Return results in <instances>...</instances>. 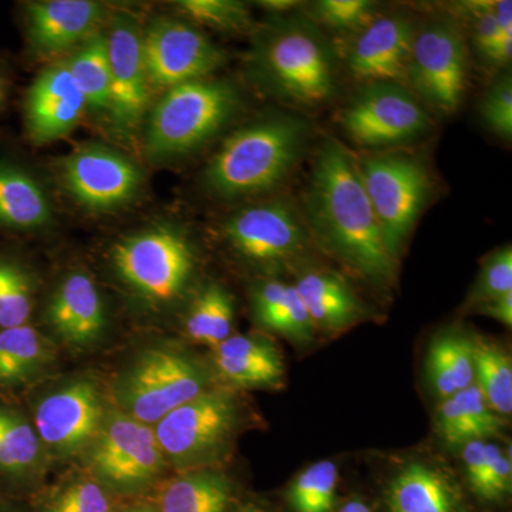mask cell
<instances>
[{
	"instance_id": "obj_11",
	"label": "cell",
	"mask_w": 512,
	"mask_h": 512,
	"mask_svg": "<svg viewBox=\"0 0 512 512\" xmlns=\"http://www.w3.org/2000/svg\"><path fill=\"white\" fill-rule=\"evenodd\" d=\"M350 140L367 148L392 147L426 133V110L403 84L366 83L340 113Z\"/></svg>"
},
{
	"instance_id": "obj_44",
	"label": "cell",
	"mask_w": 512,
	"mask_h": 512,
	"mask_svg": "<svg viewBox=\"0 0 512 512\" xmlns=\"http://www.w3.org/2000/svg\"><path fill=\"white\" fill-rule=\"evenodd\" d=\"M480 311L484 315L491 316V318L498 320L505 326L512 325V292L507 295L500 296L494 301L485 303L480 306Z\"/></svg>"
},
{
	"instance_id": "obj_43",
	"label": "cell",
	"mask_w": 512,
	"mask_h": 512,
	"mask_svg": "<svg viewBox=\"0 0 512 512\" xmlns=\"http://www.w3.org/2000/svg\"><path fill=\"white\" fill-rule=\"evenodd\" d=\"M313 329H315V326H313L311 316L303 305L301 296H299L295 286L288 285L284 316H282L276 332L281 333L288 339L305 343L312 340Z\"/></svg>"
},
{
	"instance_id": "obj_15",
	"label": "cell",
	"mask_w": 512,
	"mask_h": 512,
	"mask_svg": "<svg viewBox=\"0 0 512 512\" xmlns=\"http://www.w3.org/2000/svg\"><path fill=\"white\" fill-rule=\"evenodd\" d=\"M103 419L96 384L74 380L40 400L35 410V430L42 446L55 456L72 457L90 447Z\"/></svg>"
},
{
	"instance_id": "obj_13",
	"label": "cell",
	"mask_w": 512,
	"mask_h": 512,
	"mask_svg": "<svg viewBox=\"0 0 512 512\" xmlns=\"http://www.w3.org/2000/svg\"><path fill=\"white\" fill-rule=\"evenodd\" d=\"M64 190L83 210L107 214L131 204L144 185V174L130 158L110 147L89 144L60 163Z\"/></svg>"
},
{
	"instance_id": "obj_17",
	"label": "cell",
	"mask_w": 512,
	"mask_h": 512,
	"mask_svg": "<svg viewBox=\"0 0 512 512\" xmlns=\"http://www.w3.org/2000/svg\"><path fill=\"white\" fill-rule=\"evenodd\" d=\"M414 28L403 13L379 16L356 32L350 43L346 64L356 80L363 83L407 80Z\"/></svg>"
},
{
	"instance_id": "obj_24",
	"label": "cell",
	"mask_w": 512,
	"mask_h": 512,
	"mask_svg": "<svg viewBox=\"0 0 512 512\" xmlns=\"http://www.w3.org/2000/svg\"><path fill=\"white\" fill-rule=\"evenodd\" d=\"M295 289L313 326L329 332L348 328L362 315V306L345 279L332 272L311 271L299 276Z\"/></svg>"
},
{
	"instance_id": "obj_45",
	"label": "cell",
	"mask_w": 512,
	"mask_h": 512,
	"mask_svg": "<svg viewBox=\"0 0 512 512\" xmlns=\"http://www.w3.org/2000/svg\"><path fill=\"white\" fill-rule=\"evenodd\" d=\"M495 20L505 45L512 47V2L511 0H498L494 2Z\"/></svg>"
},
{
	"instance_id": "obj_19",
	"label": "cell",
	"mask_w": 512,
	"mask_h": 512,
	"mask_svg": "<svg viewBox=\"0 0 512 512\" xmlns=\"http://www.w3.org/2000/svg\"><path fill=\"white\" fill-rule=\"evenodd\" d=\"M23 10L30 50L45 59L82 45L104 19V6L93 0H39Z\"/></svg>"
},
{
	"instance_id": "obj_30",
	"label": "cell",
	"mask_w": 512,
	"mask_h": 512,
	"mask_svg": "<svg viewBox=\"0 0 512 512\" xmlns=\"http://www.w3.org/2000/svg\"><path fill=\"white\" fill-rule=\"evenodd\" d=\"M49 360L46 339L30 325L0 330V389H16Z\"/></svg>"
},
{
	"instance_id": "obj_27",
	"label": "cell",
	"mask_w": 512,
	"mask_h": 512,
	"mask_svg": "<svg viewBox=\"0 0 512 512\" xmlns=\"http://www.w3.org/2000/svg\"><path fill=\"white\" fill-rule=\"evenodd\" d=\"M64 64L83 94L87 109L97 114L109 113L110 63L106 35L94 33L73 50Z\"/></svg>"
},
{
	"instance_id": "obj_41",
	"label": "cell",
	"mask_w": 512,
	"mask_h": 512,
	"mask_svg": "<svg viewBox=\"0 0 512 512\" xmlns=\"http://www.w3.org/2000/svg\"><path fill=\"white\" fill-rule=\"evenodd\" d=\"M511 458L497 444L488 443L487 458L474 493L488 501L500 500L511 491Z\"/></svg>"
},
{
	"instance_id": "obj_10",
	"label": "cell",
	"mask_w": 512,
	"mask_h": 512,
	"mask_svg": "<svg viewBox=\"0 0 512 512\" xmlns=\"http://www.w3.org/2000/svg\"><path fill=\"white\" fill-rule=\"evenodd\" d=\"M89 451L93 473L116 490H140L156 480L164 467L153 427L123 412L104 416Z\"/></svg>"
},
{
	"instance_id": "obj_39",
	"label": "cell",
	"mask_w": 512,
	"mask_h": 512,
	"mask_svg": "<svg viewBox=\"0 0 512 512\" xmlns=\"http://www.w3.org/2000/svg\"><path fill=\"white\" fill-rule=\"evenodd\" d=\"M42 512H110V500L97 481L82 478L64 485Z\"/></svg>"
},
{
	"instance_id": "obj_3",
	"label": "cell",
	"mask_w": 512,
	"mask_h": 512,
	"mask_svg": "<svg viewBox=\"0 0 512 512\" xmlns=\"http://www.w3.org/2000/svg\"><path fill=\"white\" fill-rule=\"evenodd\" d=\"M306 136L308 126L291 116L268 117L241 128L207 164L202 174L205 188L224 200L274 190L291 174Z\"/></svg>"
},
{
	"instance_id": "obj_9",
	"label": "cell",
	"mask_w": 512,
	"mask_h": 512,
	"mask_svg": "<svg viewBox=\"0 0 512 512\" xmlns=\"http://www.w3.org/2000/svg\"><path fill=\"white\" fill-rule=\"evenodd\" d=\"M468 55L461 26L434 19L414 33L407 82L424 101L444 113L457 110L467 89Z\"/></svg>"
},
{
	"instance_id": "obj_35",
	"label": "cell",
	"mask_w": 512,
	"mask_h": 512,
	"mask_svg": "<svg viewBox=\"0 0 512 512\" xmlns=\"http://www.w3.org/2000/svg\"><path fill=\"white\" fill-rule=\"evenodd\" d=\"M338 467L323 460L303 470L289 488L288 500L295 512H332L338 490Z\"/></svg>"
},
{
	"instance_id": "obj_25",
	"label": "cell",
	"mask_w": 512,
	"mask_h": 512,
	"mask_svg": "<svg viewBox=\"0 0 512 512\" xmlns=\"http://www.w3.org/2000/svg\"><path fill=\"white\" fill-rule=\"evenodd\" d=\"M503 427L504 421L490 409L476 383L441 400L437 410V430L448 446L490 439Z\"/></svg>"
},
{
	"instance_id": "obj_6",
	"label": "cell",
	"mask_w": 512,
	"mask_h": 512,
	"mask_svg": "<svg viewBox=\"0 0 512 512\" xmlns=\"http://www.w3.org/2000/svg\"><path fill=\"white\" fill-rule=\"evenodd\" d=\"M205 390L208 375L190 356L173 349H150L120 377L116 397L121 412L151 426Z\"/></svg>"
},
{
	"instance_id": "obj_4",
	"label": "cell",
	"mask_w": 512,
	"mask_h": 512,
	"mask_svg": "<svg viewBox=\"0 0 512 512\" xmlns=\"http://www.w3.org/2000/svg\"><path fill=\"white\" fill-rule=\"evenodd\" d=\"M239 97L234 84L208 77L167 90L148 117V156L163 160L204 146L234 119Z\"/></svg>"
},
{
	"instance_id": "obj_21",
	"label": "cell",
	"mask_w": 512,
	"mask_h": 512,
	"mask_svg": "<svg viewBox=\"0 0 512 512\" xmlns=\"http://www.w3.org/2000/svg\"><path fill=\"white\" fill-rule=\"evenodd\" d=\"M214 365L222 379L239 387H278L285 366L271 342L256 336L235 335L215 346Z\"/></svg>"
},
{
	"instance_id": "obj_29",
	"label": "cell",
	"mask_w": 512,
	"mask_h": 512,
	"mask_svg": "<svg viewBox=\"0 0 512 512\" xmlns=\"http://www.w3.org/2000/svg\"><path fill=\"white\" fill-rule=\"evenodd\" d=\"M42 450L35 427L0 402V477L10 481L28 477L39 466Z\"/></svg>"
},
{
	"instance_id": "obj_49",
	"label": "cell",
	"mask_w": 512,
	"mask_h": 512,
	"mask_svg": "<svg viewBox=\"0 0 512 512\" xmlns=\"http://www.w3.org/2000/svg\"><path fill=\"white\" fill-rule=\"evenodd\" d=\"M120 512H156V511L151 510V508H148V507H133V508H127V510L120 511Z\"/></svg>"
},
{
	"instance_id": "obj_46",
	"label": "cell",
	"mask_w": 512,
	"mask_h": 512,
	"mask_svg": "<svg viewBox=\"0 0 512 512\" xmlns=\"http://www.w3.org/2000/svg\"><path fill=\"white\" fill-rule=\"evenodd\" d=\"M258 5L274 13L275 16H281L291 12L292 9L298 8L301 3L296 2V0H264V2H258Z\"/></svg>"
},
{
	"instance_id": "obj_12",
	"label": "cell",
	"mask_w": 512,
	"mask_h": 512,
	"mask_svg": "<svg viewBox=\"0 0 512 512\" xmlns=\"http://www.w3.org/2000/svg\"><path fill=\"white\" fill-rule=\"evenodd\" d=\"M141 45L151 90L167 92L180 84L207 79L225 62L224 50L188 20H153L141 33Z\"/></svg>"
},
{
	"instance_id": "obj_20",
	"label": "cell",
	"mask_w": 512,
	"mask_h": 512,
	"mask_svg": "<svg viewBox=\"0 0 512 512\" xmlns=\"http://www.w3.org/2000/svg\"><path fill=\"white\" fill-rule=\"evenodd\" d=\"M45 318L52 332L66 345H93L107 325L106 308L96 282L86 272L64 276L47 302Z\"/></svg>"
},
{
	"instance_id": "obj_8",
	"label": "cell",
	"mask_w": 512,
	"mask_h": 512,
	"mask_svg": "<svg viewBox=\"0 0 512 512\" xmlns=\"http://www.w3.org/2000/svg\"><path fill=\"white\" fill-rule=\"evenodd\" d=\"M238 420L234 393L208 389L158 421L154 433L165 458L181 467L201 466L224 453Z\"/></svg>"
},
{
	"instance_id": "obj_34",
	"label": "cell",
	"mask_w": 512,
	"mask_h": 512,
	"mask_svg": "<svg viewBox=\"0 0 512 512\" xmlns=\"http://www.w3.org/2000/svg\"><path fill=\"white\" fill-rule=\"evenodd\" d=\"M457 16L470 30L471 42L485 64L493 67L510 63L512 47L505 45L495 20L494 2H461L456 6Z\"/></svg>"
},
{
	"instance_id": "obj_50",
	"label": "cell",
	"mask_w": 512,
	"mask_h": 512,
	"mask_svg": "<svg viewBox=\"0 0 512 512\" xmlns=\"http://www.w3.org/2000/svg\"><path fill=\"white\" fill-rule=\"evenodd\" d=\"M241 512H265V511L259 510V508H256V507H247V508H244V510H242Z\"/></svg>"
},
{
	"instance_id": "obj_14",
	"label": "cell",
	"mask_w": 512,
	"mask_h": 512,
	"mask_svg": "<svg viewBox=\"0 0 512 512\" xmlns=\"http://www.w3.org/2000/svg\"><path fill=\"white\" fill-rule=\"evenodd\" d=\"M221 232L235 254L256 265L289 261L308 244V232L298 212L284 201L241 208L222 222Z\"/></svg>"
},
{
	"instance_id": "obj_16",
	"label": "cell",
	"mask_w": 512,
	"mask_h": 512,
	"mask_svg": "<svg viewBox=\"0 0 512 512\" xmlns=\"http://www.w3.org/2000/svg\"><path fill=\"white\" fill-rule=\"evenodd\" d=\"M107 37L110 63L111 124L120 133L131 136L146 117L151 87L144 66L141 32L136 20L117 16Z\"/></svg>"
},
{
	"instance_id": "obj_1",
	"label": "cell",
	"mask_w": 512,
	"mask_h": 512,
	"mask_svg": "<svg viewBox=\"0 0 512 512\" xmlns=\"http://www.w3.org/2000/svg\"><path fill=\"white\" fill-rule=\"evenodd\" d=\"M306 222L329 252L373 284L394 279V259L363 185L359 158L339 141L320 144L305 195Z\"/></svg>"
},
{
	"instance_id": "obj_38",
	"label": "cell",
	"mask_w": 512,
	"mask_h": 512,
	"mask_svg": "<svg viewBox=\"0 0 512 512\" xmlns=\"http://www.w3.org/2000/svg\"><path fill=\"white\" fill-rule=\"evenodd\" d=\"M512 292V249L510 245L485 258L483 268L471 289L468 305L480 306Z\"/></svg>"
},
{
	"instance_id": "obj_18",
	"label": "cell",
	"mask_w": 512,
	"mask_h": 512,
	"mask_svg": "<svg viewBox=\"0 0 512 512\" xmlns=\"http://www.w3.org/2000/svg\"><path fill=\"white\" fill-rule=\"evenodd\" d=\"M26 134L33 144L53 143L72 133L87 110L64 60L46 67L25 97Z\"/></svg>"
},
{
	"instance_id": "obj_36",
	"label": "cell",
	"mask_w": 512,
	"mask_h": 512,
	"mask_svg": "<svg viewBox=\"0 0 512 512\" xmlns=\"http://www.w3.org/2000/svg\"><path fill=\"white\" fill-rule=\"evenodd\" d=\"M175 6L192 25L225 33L247 32L252 26L251 12L235 0H181Z\"/></svg>"
},
{
	"instance_id": "obj_47",
	"label": "cell",
	"mask_w": 512,
	"mask_h": 512,
	"mask_svg": "<svg viewBox=\"0 0 512 512\" xmlns=\"http://www.w3.org/2000/svg\"><path fill=\"white\" fill-rule=\"evenodd\" d=\"M9 90H10L9 76L5 72H3L2 69H0V110L3 109V106H5V104H6V101H8Z\"/></svg>"
},
{
	"instance_id": "obj_22",
	"label": "cell",
	"mask_w": 512,
	"mask_h": 512,
	"mask_svg": "<svg viewBox=\"0 0 512 512\" xmlns=\"http://www.w3.org/2000/svg\"><path fill=\"white\" fill-rule=\"evenodd\" d=\"M52 202L22 165L0 156V229L25 232L52 222Z\"/></svg>"
},
{
	"instance_id": "obj_37",
	"label": "cell",
	"mask_w": 512,
	"mask_h": 512,
	"mask_svg": "<svg viewBox=\"0 0 512 512\" xmlns=\"http://www.w3.org/2000/svg\"><path fill=\"white\" fill-rule=\"evenodd\" d=\"M377 5L369 0H320L312 8V20L320 29L359 32L375 18Z\"/></svg>"
},
{
	"instance_id": "obj_48",
	"label": "cell",
	"mask_w": 512,
	"mask_h": 512,
	"mask_svg": "<svg viewBox=\"0 0 512 512\" xmlns=\"http://www.w3.org/2000/svg\"><path fill=\"white\" fill-rule=\"evenodd\" d=\"M340 512H372L370 511V508L367 507L365 503H362V501H349L348 504L343 505L342 510Z\"/></svg>"
},
{
	"instance_id": "obj_40",
	"label": "cell",
	"mask_w": 512,
	"mask_h": 512,
	"mask_svg": "<svg viewBox=\"0 0 512 512\" xmlns=\"http://www.w3.org/2000/svg\"><path fill=\"white\" fill-rule=\"evenodd\" d=\"M487 127L504 140L512 136V82L510 74L500 77L485 93L480 106Z\"/></svg>"
},
{
	"instance_id": "obj_2",
	"label": "cell",
	"mask_w": 512,
	"mask_h": 512,
	"mask_svg": "<svg viewBox=\"0 0 512 512\" xmlns=\"http://www.w3.org/2000/svg\"><path fill=\"white\" fill-rule=\"evenodd\" d=\"M249 69L266 93L293 106H322L338 92L335 50L306 16H275L262 26L252 43Z\"/></svg>"
},
{
	"instance_id": "obj_26",
	"label": "cell",
	"mask_w": 512,
	"mask_h": 512,
	"mask_svg": "<svg viewBox=\"0 0 512 512\" xmlns=\"http://www.w3.org/2000/svg\"><path fill=\"white\" fill-rule=\"evenodd\" d=\"M426 373L441 400L476 383L474 339L447 333L434 340L427 353Z\"/></svg>"
},
{
	"instance_id": "obj_32",
	"label": "cell",
	"mask_w": 512,
	"mask_h": 512,
	"mask_svg": "<svg viewBox=\"0 0 512 512\" xmlns=\"http://www.w3.org/2000/svg\"><path fill=\"white\" fill-rule=\"evenodd\" d=\"M476 384L485 402L498 416L512 412V365L510 356L494 343L474 339Z\"/></svg>"
},
{
	"instance_id": "obj_23",
	"label": "cell",
	"mask_w": 512,
	"mask_h": 512,
	"mask_svg": "<svg viewBox=\"0 0 512 512\" xmlns=\"http://www.w3.org/2000/svg\"><path fill=\"white\" fill-rule=\"evenodd\" d=\"M389 512H458L456 488L439 468L413 461L387 488Z\"/></svg>"
},
{
	"instance_id": "obj_42",
	"label": "cell",
	"mask_w": 512,
	"mask_h": 512,
	"mask_svg": "<svg viewBox=\"0 0 512 512\" xmlns=\"http://www.w3.org/2000/svg\"><path fill=\"white\" fill-rule=\"evenodd\" d=\"M288 284L279 281H266L254 289L252 303L256 319L264 328L278 330L284 316Z\"/></svg>"
},
{
	"instance_id": "obj_31",
	"label": "cell",
	"mask_w": 512,
	"mask_h": 512,
	"mask_svg": "<svg viewBox=\"0 0 512 512\" xmlns=\"http://www.w3.org/2000/svg\"><path fill=\"white\" fill-rule=\"evenodd\" d=\"M234 316V299L227 289L207 285L192 302L185 329L195 342L215 348L231 336Z\"/></svg>"
},
{
	"instance_id": "obj_5",
	"label": "cell",
	"mask_w": 512,
	"mask_h": 512,
	"mask_svg": "<svg viewBox=\"0 0 512 512\" xmlns=\"http://www.w3.org/2000/svg\"><path fill=\"white\" fill-rule=\"evenodd\" d=\"M117 278L153 305L177 301L195 269L190 241L173 227H153L121 238L110 251Z\"/></svg>"
},
{
	"instance_id": "obj_7",
	"label": "cell",
	"mask_w": 512,
	"mask_h": 512,
	"mask_svg": "<svg viewBox=\"0 0 512 512\" xmlns=\"http://www.w3.org/2000/svg\"><path fill=\"white\" fill-rule=\"evenodd\" d=\"M359 170L384 245L396 259L429 201V171L419 158L406 154L365 157Z\"/></svg>"
},
{
	"instance_id": "obj_33",
	"label": "cell",
	"mask_w": 512,
	"mask_h": 512,
	"mask_svg": "<svg viewBox=\"0 0 512 512\" xmlns=\"http://www.w3.org/2000/svg\"><path fill=\"white\" fill-rule=\"evenodd\" d=\"M35 282L15 256L0 254V330L29 325Z\"/></svg>"
},
{
	"instance_id": "obj_28",
	"label": "cell",
	"mask_w": 512,
	"mask_h": 512,
	"mask_svg": "<svg viewBox=\"0 0 512 512\" xmlns=\"http://www.w3.org/2000/svg\"><path fill=\"white\" fill-rule=\"evenodd\" d=\"M231 494V483L221 473L191 471L165 487L161 512H227Z\"/></svg>"
}]
</instances>
